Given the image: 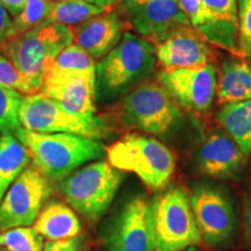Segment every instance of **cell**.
<instances>
[{
  "label": "cell",
  "mask_w": 251,
  "mask_h": 251,
  "mask_svg": "<svg viewBox=\"0 0 251 251\" xmlns=\"http://www.w3.org/2000/svg\"><path fill=\"white\" fill-rule=\"evenodd\" d=\"M157 65L155 46L126 30L120 42L96 65V100L111 101L126 96L151 76Z\"/></svg>",
  "instance_id": "obj_1"
},
{
  "label": "cell",
  "mask_w": 251,
  "mask_h": 251,
  "mask_svg": "<svg viewBox=\"0 0 251 251\" xmlns=\"http://www.w3.org/2000/svg\"><path fill=\"white\" fill-rule=\"evenodd\" d=\"M14 136L28 149L33 165L50 181H62L107 150L98 140L74 134H42L20 128Z\"/></svg>",
  "instance_id": "obj_2"
},
{
  "label": "cell",
  "mask_w": 251,
  "mask_h": 251,
  "mask_svg": "<svg viewBox=\"0 0 251 251\" xmlns=\"http://www.w3.org/2000/svg\"><path fill=\"white\" fill-rule=\"evenodd\" d=\"M118 121L127 129L164 136L180 120L179 103L157 78L146 79L129 91L115 109Z\"/></svg>",
  "instance_id": "obj_3"
},
{
  "label": "cell",
  "mask_w": 251,
  "mask_h": 251,
  "mask_svg": "<svg viewBox=\"0 0 251 251\" xmlns=\"http://www.w3.org/2000/svg\"><path fill=\"white\" fill-rule=\"evenodd\" d=\"M71 43L69 27L58 24L41 25L6 37L0 43V54L13 63L40 92L47 64Z\"/></svg>",
  "instance_id": "obj_4"
},
{
  "label": "cell",
  "mask_w": 251,
  "mask_h": 251,
  "mask_svg": "<svg viewBox=\"0 0 251 251\" xmlns=\"http://www.w3.org/2000/svg\"><path fill=\"white\" fill-rule=\"evenodd\" d=\"M106 155L112 166L120 171L133 172L152 190L168 184L176 169L174 152L149 135H125L106 150Z\"/></svg>",
  "instance_id": "obj_5"
},
{
  "label": "cell",
  "mask_w": 251,
  "mask_h": 251,
  "mask_svg": "<svg viewBox=\"0 0 251 251\" xmlns=\"http://www.w3.org/2000/svg\"><path fill=\"white\" fill-rule=\"evenodd\" d=\"M122 179L120 170L99 161L72 172L59 183L58 191L75 212L96 222L108 209Z\"/></svg>",
  "instance_id": "obj_6"
},
{
  "label": "cell",
  "mask_w": 251,
  "mask_h": 251,
  "mask_svg": "<svg viewBox=\"0 0 251 251\" xmlns=\"http://www.w3.org/2000/svg\"><path fill=\"white\" fill-rule=\"evenodd\" d=\"M19 119L23 128L34 133H67L98 141L107 139L112 133L100 115L77 114L40 92L24 97Z\"/></svg>",
  "instance_id": "obj_7"
},
{
  "label": "cell",
  "mask_w": 251,
  "mask_h": 251,
  "mask_svg": "<svg viewBox=\"0 0 251 251\" xmlns=\"http://www.w3.org/2000/svg\"><path fill=\"white\" fill-rule=\"evenodd\" d=\"M156 251H183L200 242L191 196L180 186L169 187L150 201Z\"/></svg>",
  "instance_id": "obj_8"
},
{
  "label": "cell",
  "mask_w": 251,
  "mask_h": 251,
  "mask_svg": "<svg viewBox=\"0 0 251 251\" xmlns=\"http://www.w3.org/2000/svg\"><path fill=\"white\" fill-rule=\"evenodd\" d=\"M190 25L211 46L238 51L237 0H177Z\"/></svg>",
  "instance_id": "obj_9"
},
{
  "label": "cell",
  "mask_w": 251,
  "mask_h": 251,
  "mask_svg": "<svg viewBox=\"0 0 251 251\" xmlns=\"http://www.w3.org/2000/svg\"><path fill=\"white\" fill-rule=\"evenodd\" d=\"M51 192L50 180L35 166L25 169L0 202V233L33 226Z\"/></svg>",
  "instance_id": "obj_10"
},
{
  "label": "cell",
  "mask_w": 251,
  "mask_h": 251,
  "mask_svg": "<svg viewBox=\"0 0 251 251\" xmlns=\"http://www.w3.org/2000/svg\"><path fill=\"white\" fill-rule=\"evenodd\" d=\"M117 7L128 28L155 47L179 28L191 26L177 0H122Z\"/></svg>",
  "instance_id": "obj_11"
},
{
  "label": "cell",
  "mask_w": 251,
  "mask_h": 251,
  "mask_svg": "<svg viewBox=\"0 0 251 251\" xmlns=\"http://www.w3.org/2000/svg\"><path fill=\"white\" fill-rule=\"evenodd\" d=\"M101 241L105 251L156 250L148 200L143 197L130 199L109 221Z\"/></svg>",
  "instance_id": "obj_12"
},
{
  "label": "cell",
  "mask_w": 251,
  "mask_h": 251,
  "mask_svg": "<svg viewBox=\"0 0 251 251\" xmlns=\"http://www.w3.org/2000/svg\"><path fill=\"white\" fill-rule=\"evenodd\" d=\"M156 78L181 107L205 113L212 106L218 87L219 69L214 62L197 68L157 72Z\"/></svg>",
  "instance_id": "obj_13"
},
{
  "label": "cell",
  "mask_w": 251,
  "mask_h": 251,
  "mask_svg": "<svg viewBox=\"0 0 251 251\" xmlns=\"http://www.w3.org/2000/svg\"><path fill=\"white\" fill-rule=\"evenodd\" d=\"M191 206L200 236L218 247L227 243L236 229V216L229 198L218 188L199 185L191 194Z\"/></svg>",
  "instance_id": "obj_14"
},
{
  "label": "cell",
  "mask_w": 251,
  "mask_h": 251,
  "mask_svg": "<svg viewBox=\"0 0 251 251\" xmlns=\"http://www.w3.org/2000/svg\"><path fill=\"white\" fill-rule=\"evenodd\" d=\"M155 55L164 70L202 67L214 58L211 45L192 26L181 27L172 33L155 47Z\"/></svg>",
  "instance_id": "obj_15"
},
{
  "label": "cell",
  "mask_w": 251,
  "mask_h": 251,
  "mask_svg": "<svg viewBox=\"0 0 251 251\" xmlns=\"http://www.w3.org/2000/svg\"><path fill=\"white\" fill-rule=\"evenodd\" d=\"M72 43L96 59L102 58L120 42L128 29L118 9H108L71 27Z\"/></svg>",
  "instance_id": "obj_16"
},
{
  "label": "cell",
  "mask_w": 251,
  "mask_h": 251,
  "mask_svg": "<svg viewBox=\"0 0 251 251\" xmlns=\"http://www.w3.org/2000/svg\"><path fill=\"white\" fill-rule=\"evenodd\" d=\"M40 93L77 114L97 115L96 70L43 78Z\"/></svg>",
  "instance_id": "obj_17"
},
{
  "label": "cell",
  "mask_w": 251,
  "mask_h": 251,
  "mask_svg": "<svg viewBox=\"0 0 251 251\" xmlns=\"http://www.w3.org/2000/svg\"><path fill=\"white\" fill-rule=\"evenodd\" d=\"M246 156L226 131L216 130L199 146L196 162L202 174L224 179L238 174Z\"/></svg>",
  "instance_id": "obj_18"
},
{
  "label": "cell",
  "mask_w": 251,
  "mask_h": 251,
  "mask_svg": "<svg viewBox=\"0 0 251 251\" xmlns=\"http://www.w3.org/2000/svg\"><path fill=\"white\" fill-rule=\"evenodd\" d=\"M33 228L47 241H65L80 235L81 226L74 209L52 200L42 207Z\"/></svg>",
  "instance_id": "obj_19"
},
{
  "label": "cell",
  "mask_w": 251,
  "mask_h": 251,
  "mask_svg": "<svg viewBox=\"0 0 251 251\" xmlns=\"http://www.w3.org/2000/svg\"><path fill=\"white\" fill-rule=\"evenodd\" d=\"M216 94L225 105L251 99V63L237 58L225 61L219 72Z\"/></svg>",
  "instance_id": "obj_20"
},
{
  "label": "cell",
  "mask_w": 251,
  "mask_h": 251,
  "mask_svg": "<svg viewBox=\"0 0 251 251\" xmlns=\"http://www.w3.org/2000/svg\"><path fill=\"white\" fill-rule=\"evenodd\" d=\"M30 161L29 151L14 134L0 135V202Z\"/></svg>",
  "instance_id": "obj_21"
},
{
  "label": "cell",
  "mask_w": 251,
  "mask_h": 251,
  "mask_svg": "<svg viewBox=\"0 0 251 251\" xmlns=\"http://www.w3.org/2000/svg\"><path fill=\"white\" fill-rule=\"evenodd\" d=\"M224 128L244 155L251 153V99L237 103H228L216 115Z\"/></svg>",
  "instance_id": "obj_22"
},
{
  "label": "cell",
  "mask_w": 251,
  "mask_h": 251,
  "mask_svg": "<svg viewBox=\"0 0 251 251\" xmlns=\"http://www.w3.org/2000/svg\"><path fill=\"white\" fill-rule=\"evenodd\" d=\"M96 65L97 61L92 56L80 47L71 43L47 64L43 78L96 70Z\"/></svg>",
  "instance_id": "obj_23"
},
{
  "label": "cell",
  "mask_w": 251,
  "mask_h": 251,
  "mask_svg": "<svg viewBox=\"0 0 251 251\" xmlns=\"http://www.w3.org/2000/svg\"><path fill=\"white\" fill-rule=\"evenodd\" d=\"M102 12L105 11L89 4L85 0H61L56 2L54 9L43 25L58 24L71 28Z\"/></svg>",
  "instance_id": "obj_24"
},
{
  "label": "cell",
  "mask_w": 251,
  "mask_h": 251,
  "mask_svg": "<svg viewBox=\"0 0 251 251\" xmlns=\"http://www.w3.org/2000/svg\"><path fill=\"white\" fill-rule=\"evenodd\" d=\"M55 4L56 2L52 0H27L23 11L12 21L7 36L17 35L45 24L54 9Z\"/></svg>",
  "instance_id": "obj_25"
},
{
  "label": "cell",
  "mask_w": 251,
  "mask_h": 251,
  "mask_svg": "<svg viewBox=\"0 0 251 251\" xmlns=\"http://www.w3.org/2000/svg\"><path fill=\"white\" fill-rule=\"evenodd\" d=\"M43 240L33 226L17 227L0 233V248L8 251H43Z\"/></svg>",
  "instance_id": "obj_26"
},
{
  "label": "cell",
  "mask_w": 251,
  "mask_h": 251,
  "mask_svg": "<svg viewBox=\"0 0 251 251\" xmlns=\"http://www.w3.org/2000/svg\"><path fill=\"white\" fill-rule=\"evenodd\" d=\"M24 96L17 91L0 86V133L15 134L23 128L19 119Z\"/></svg>",
  "instance_id": "obj_27"
},
{
  "label": "cell",
  "mask_w": 251,
  "mask_h": 251,
  "mask_svg": "<svg viewBox=\"0 0 251 251\" xmlns=\"http://www.w3.org/2000/svg\"><path fill=\"white\" fill-rule=\"evenodd\" d=\"M0 86L14 90L26 96L39 92L13 63L1 54H0Z\"/></svg>",
  "instance_id": "obj_28"
},
{
  "label": "cell",
  "mask_w": 251,
  "mask_h": 251,
  "mask_svg": "<svg viewBox=\"0 0 251 251\" xmlns=\"http://www.w3.org/2000/svg\"><path fill=\"white\" fill-rule=\"evenodd\" d=\"M238 51L251 59V0H237Z\"/></svg>",
  "instance_id": "obj_29"
},
{
  "label": "cell",
  "mask_w": 251,
  "mask_h": 251,
  "mask_svg": "<svg viewBox=\"0 0 251 251\" xmlns=\"http://www.w3.org/2000/svg\"><path fill=\"white\" fill-rule=\"evenodd\" d=\"M43 251H87V244L83 235L65 241H47Z\"/></svg>",
  "instance_id": "obj_30"
},
{
  "label": "cell",
  "mask_w": 251,
  "mask_h": 251,
  "mask_svg": "<svg viewBox=\"0 0 251 251\" xmlns=\"http://www.w3.org/2000/svg\"><path fill=\"white\" fill-rule=\"evenodd\" d=\"M12 21L13 19L11 18V14L0 4V43L7 37L12 26Z\"/></svg>",
  "instance_id": "obj_31"
},
{
  "label": "cell",
  "mask_w": 251,
  "mask_h": 251,
  "mask_svg": "<svg viewBox=\"0 0 251 251\" xmlns=\"http://www.w3.org/2000/svg\"><path fill=\"white\" fill-rule=\"evenodd\" d=\"M26 1L27 0H0V4L12 17H17L23 11Z\"/></svg>",
  "instance_id": "obj_32"
},
{
  "label": "cell",
  "mask_w": 251,
  "mask_h": 251,
  "mask_svg": "<svg viewBox=\"0 0 251 251\" xmlns=\"http://www.w3.org/2000/svg\"><path fill=\"white\" fill-rule=\"evenodd\" d=\"M244 222H246V236L249 247L251 248V194L248 197L244 208Z\"/></svg>",
  "instance_id": "obj_33"
},
{
  "label": "cell",
  "mask_w": 251,
  "mask_h": 251,
  "mask_svg": "<svg viewBox=\"0 0 251 251\" xmlns=\"http://www.w3.org/2000/svg\"><path fill=\"white\" fill-rule=\"evenodd\" d=\"M85 1L103 9V11H108V9H112L113 7H117L122 0H85Z\"/></svg>",
  "instance_id": "obj_34"
},
{
  "label": "cell",
  "mask_w": 251,
  "mask_h": 251,
  "mask_svg": "<svg viewBox=\"0 0 251 251\" xmlns=\"http://www.w3.org/2000/svg\"><path fill=\"white\" fill-rule=\"evenodd\" d=\"M0 251H8V250H6V249H4V248H0Z\"/></svg>",
  "instance_id": "obj_35"
}]
</instances>
